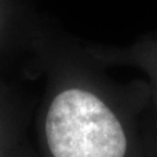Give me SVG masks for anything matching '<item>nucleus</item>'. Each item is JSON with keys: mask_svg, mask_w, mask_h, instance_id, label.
Returning <instances> with one entry per match:
<instances>
[{"mask_svg": "<svg viewBox=\"0 0 157 157\" xmlns=\"http://www.w3.org/2000/svg\"><path fill=\"white\" fill-rule=\"evenodd\" d=\"M44 134L52 157H124L127 152V136L115 113L84 89H65L52 99Z\"/></svg>", "mask_w": 157, "mask_h": 157, "instance_id": "1", "label": "nucleus"}]
</instances>
